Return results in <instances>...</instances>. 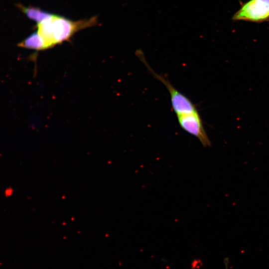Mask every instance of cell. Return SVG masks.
<instances>
[{
  "label": "cell",
  "instance_id": "4",
  "mask_svg": "<svg viewBox=\"0 0 269 269\" xmlns=\"http://www.w3.org/2000/svg\"><path fill=\"white\" fill-rule=\"evenodd\" d=\"M176 116L180 127L184 131L196 137L204 147L211 145V141L198 112Z\"/></svg>",
  "mask_w": 269,
  "mask_h": 269
},
{
  "label": "cell",
  "instance_id": "2",
  "mask_svg": "<svg viewBox=\"0 0 269 269\" xmlns=\"http://www.w3.org/2000/svg\"><path fill=\"white\" fill-rule=\"evenodd\" d=\"M136 57L144 64L149 72L160 81L167 89L170 96L172 108L176 115L197 112L195 105L184 95L178 91L164 77L157 74L147 62L143 51L138 49L135 52Z\"/></svg>",
  "mask_w": 269,
  "mask_h": 269
},
{
  "label": "cell",
  "instance_id": "3",
  "mask_svg": "<svg viewBox=\"0 0 269 269\" xmlns=\"http://www.w3.org/2000/svg\"><path fill=\"white\" fill-rule=\"evenodd\" d=\"M232 19L254 22L269 20V0H249L242 4Z\"/></svg>",
  "mask_w": 269,
  "mask_h": 269
},
{
  "label": "cell",
  "instance_id": "1",
  "mask_svg": "<svg viewBox=\"0 0 269 269\" xmlns=\"http://www.w3.org/2000/svg\"><path fill=\"white\" fill-rule=\"evenodd\" d=\"M98 23L97 16L74 21L64 17L54 15L49 21L51 38L54 46L69 40L78 31Z\"/></svg>",
  "mask_w": 269,
  "mask_h": 269
},
{
  "label": "cell",
  "instance_id": "5",
  "mask_svg": "<svg viewBox=\"0 0 269 269\" xmlns=\"http://www.w3.org/2000/svg\"><path fill=\"white\" fill-rule=\"evenodd\" d=\"M17 7L30 19L36 22L37 24L50 18L53 14L42 10L40 8L33 6L25 7L20 4Z\"/></svg>",
  "mask_w": 269,
  "mask_h": 269
},
{
  "label": "cell",
  "instance_id": "7",
  "mask_svg": "<svg viewBox=\"0 0 269 269\" xmlns=\"http://www.w3.org/2000/svg\"><path fill=\"white\" fill-rule=\"evenodd\" d=\"M202 265V262L200 260H195L192 263L191 268L192 269H198L200 268Z\"/></svg>",
  "mask_w": 269,
  "mask_h": 269
},
{
  "label": "cell",
  "instance_id": "6",
  "mask_svg": "<svg viewBox=\"0 0 269 269\" xmlns=\"http://www.w3.org/2000/svg\"><path fill=\"white\" fill-rule=\"evenodd\" d=\"M18 45L21 47L36 50L47 48L44 40L37 31L27 37Z\"/></svg>",
  "mask_w": 269,
  "mask_h": 269
}]
</instances>
